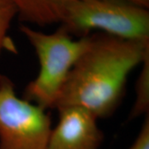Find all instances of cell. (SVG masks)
I'll use <instances>...</instances> for the list:
<instances>
[{
  "label": "cell",
  "instance_id": "30bf717a",
  "mask_svg": "<svg viewBox=\"0 0 149 149\" xmlns=\"http://www.w3.org/2000/svg\"><path fill=\"white\" fill-rule=\"evenodd\" d=\"M126 1L134 3L136 5L140 6V7L145 8H149V0H126Z\"/></svg>",
  "mask_w": 149,
  "mask_h": 149
},
{
  "label": "cell",
  "instance_id": "3957f363",
  "mask_svg": "<svg viewBox=\"0 0 149 149\" xmlns=\"http://www.w3.org/2000/svg\"><path fill=\"white\" fill-rule=\"evenodd\" d=\"M60 26L78 38L95 30L130 40H149V11L126 0H79L70 4Z\"/></svg>",
  "mask_w": 149,
  "mask_h": 149
},
{
  "label": "cell",
  "instance_id": "8992f818",
  "mask_svg": "<svg viewBox=\"0 0 149 149\" xmlns=\"http://www.w3.org/2000/svg\"><path fill=\"white\" fill-rule=\"evenodd\" d=\"M79 0H13L22 24L45 27L61 23L68 6Z\"/></svg>",
  "mask_w": 149,
  "mask_h": 149
},
{
  "label": "cell",
  "instance_id": "277c9868",
  "mask_svg": "<svg viewBox=\"0 0 149 149\" xmlns=\"http://www.w3.org/2000/svg\"><path fill=\"white\" fill-rule=\"evenodd\" d=\"M52 129L46 109L19 98L8 76H0V149H47Z\"/></svg>",
  "mask_w": 149,
  "mask_h": 149
},
{
  "label": "cell",
  "instance_id": "5b68a950",
  "mask_svg": "<svg viewBox=\"0 0 149 149\" xmlns=\"http://www.w3.org/2000/svg\"><path fill=\"white\" fill-rule=\"evenodd\" d=\"M58 112V123L52 129L47 149H100L104 134L92 113L79 107Z\"/></svg>",
  "mask_w": 149,
  "mask_h": 149
},
{
  "label": "cell",
  "instance_id": "7a4b0ae2",
  "mask_svg": "<svg viewBox=\"0 0 149 149\" xmlns=\"http://www.w3.org/2000/svg\"><path fill=\"white\" fill-rule=\"evenodd\" d=\"M19 31L37 55L40 70L25 87L22 99L47 110L55 109L70 72L90 44V35L74 40L61 26L45 33L20 24Z\"/></svg>",
  "mask_w": 149,
  "mask_h": 149
},
{
  "label": "cell",
  "instance_id": "9c48e42d",
  "mask_svg": "<svg viewBox=\"0 0 149 149\" xmlns=\"http://www.w3.org/2000/svg\"><path fill=\"white\" fill-rule=\"evenodd\" d=\"M144 117L139 134L128 149H149V113Z\"/></svg>",
  "mask_w": 149,
  "mask_h": 149
},
{
  "label": "cell",
  "instance_id": "ba28073f",
  "mask_svg": "<svg viewBox=\"0 0 149 149\" xmlns=\"http://www.w3.org/2000/svg\"><path fill=\"white\" fill-rule=\"evenodd\" d=\"M17 16V10L13 0H0V56L4 50L15 52V46L8 37V31Z\"/></svg>",
  "mask_w": 149,
  "mask_h": 149
},
{
  "label": "cell",
  "instance_id": "52a82bcc",
  "mask_svg": "<svg viewBox=\"0 0 149 149\" xmlns=\"http://www.w3.org/2000/svg\"><path fill=\"white\" fill-rule=\"evenodd\" d=\"M140 66V74L135 85V101L128 118L130 121L149 113V55Z\"/></svg>",
  "mask_w": 149,
  "mask_h": 149
},
{
  "label": "cell",
  "instance_id": "6da1fadb",
  "mask_svg": "<svg viewBox=\"0 0 149 149\" xmlns=\"http://www.w3.org/2000/svg\"><path fill=\"white\" fill-rule=\"evenodd\" d=\"M149 55V40H130L104 32L90 44L70 72L55 109L79 107L105 118L117 110L128 75Z\"/></svg>",
  "mask_w": 149,
  "mask_h": 149
}]
</instances>
